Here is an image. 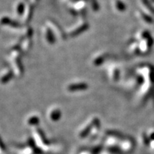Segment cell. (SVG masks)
Wrapping results in <instances>:
<instances>
[{
	"instance_id": "1",
	"label": "cell",
	"mask_w": 154,
	"mask_h": 154,
	"mask_svg": "<svg viewBox=\"0 0 154 154\" xmlns=\"http://www.w3.org/2000/svg\"><path fill=\"white\" fill-rule=\"evenodd\" d=\"M141 19H143V22H145L146 24H151L153 20H152L151 17L149 15H147L143 12H141Z\"/></svg>"
}]
</instances>
